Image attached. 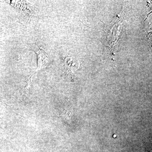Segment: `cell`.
Here are the masks:
<instances>
[{"label":"cell","instance_id":"6da1fadb","mask_svg":"<svg viewBox=\"0 0 152 152\" xmlns=\"http://www.w3.org/2000/svg\"><path fill=\"white\" fill-rule=\"evenodd\" d=\"M64 64L66 69L69 72H74L78 69L79 61L72 57L66 58L65 60Z\"/></svg>","mask_w":152,"mask_h":152},{"label":"cell","instance_id":"7a4b0ae2","mask_svg":"<svg viewBox=\"0 0 152 152\" xmlns=\"http://www.w3.org/2000/svg\"><path fill=\"white\" fill-rule=\"evenodd\" d=\"M38 56V69L45 67L48 63V58L42 49H40L37 52Z\"/></svg>","mask_w":152,"mask_h":152}]
</instances>
